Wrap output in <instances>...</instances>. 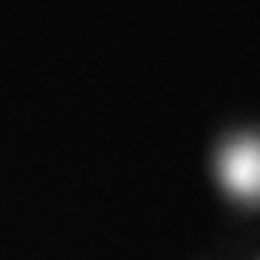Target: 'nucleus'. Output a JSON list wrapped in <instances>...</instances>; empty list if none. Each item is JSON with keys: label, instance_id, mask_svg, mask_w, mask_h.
Masks as SVG:
<instances>
[{"label": "nucleus", "instance_id": "obj_1", "mask_svg": "<svg viewBox=\"0 0 260 260\" xmlns=\"http://www.w3.org/2000/svg\"><path fill=\"white\" fill-rule=\"evenodd\" d=\"M217 174L234 197L240 200H260V139L257 136H240L232 139L220 150Z\"/></svg>", "mask_w": 260, "mask_h": 260}]
</instances>
